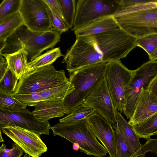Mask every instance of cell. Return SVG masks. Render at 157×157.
<instances>
[{
    "instance_id": "cell-1",
    "label": "cell",
    "mask_w": 157,
    "mask_h": 157,
    "mask_svg": "<svg viewBox=\"0 0 157 157\" xmlns=\"http://www.w3.org/2000/svg\"><path fill=\"white\" fill-rule=\"evenodd\" d=\"M136 39L121 29L78 36L62 63L70 72L97 63L120 60L137 47Z\"/></svg>"
},
{
    "instance_id": "cell-2",
    "label": "cell",
    "mask_w": 157,
    "mask_h": 157,
    "mask_svg": "<svg viewBox=\"0 0 157 157\" xmlns=\"http://www.w3.org/2000/svg\"><path fill=\"white\" fill-rule=\"evenodd\" d=\"M62 33L56 29L46 32H34L23 25L6 40L8 45L0 54L12 53L23 48L28 53L30 62L44 51L52 49L59 42Z\"/></svg>"
},
{
    "instance_id": "cell-3",
    "label": "cell",
    "mask_w": 157,
    "mask_h": 157,
    "mask_svg": "<svg viewBox=\"0 0 157 157\" xmlns=\"http://www.w3.org/2000/svg\"><path fill=\"white\" fill-rule=\"evenodd\" d=\"M108 63H95L69 72L68 79L74 89L63 100L68 109L67 115L104 79Z\"/></svg>"
},
{
    "instance_id": "cell-4",
    "label": "cell",
    "mask_w": 157,
    "mask_h": 157,
    "mask_svg": "<svg viewBox=\"0 0 157 157\" xmlns=\"http://www.w3.org/2000/svg\"><path fill=\"white\" fill-rule=\"evenodd\" d=\"M54 136L62 137L79 146L80 151L87 155L103 157L108 151L98 140L88 124L86 118L72 123L59 122L51 127Z\"/></svg>"
},
{
    "instance_id": "cell-5",
    "label": "cell",
    "mask_w": 157,
    "mask_h": 157,
    "mask_svg": "<svg viewBox=\"0 0 157 157\" xmlns=\"http://www.w3.org/2000/svg\"><path fill=\"white\" fill-rule=\"evenodd\" d=\"M114 17L121 29L136 38L157 34V0L145 8Z\"/></svg>"
},
{
    "instance_id": "cell-6",
    "label": "cell",
    "mask_w": 157,
    "mask_h": 157,
    "mask_svg": "<svg viewBox=\"0 0 157 157\" xmlns=\"http://www.w3.org/2000/svg\"><path fill=\"white\" fill-rule=\"evenodd\" d=\"M69 82L63 70L48 65L29 72L19 79L15 94H27L55 87Z\"/></svg>"
},
{
    "instance_id": "cell-7",
    "label": "cell",
    "mask_w": 157,
    "mask_h": 157,
    "mask_svg": "<svg viewBox=\"0 0 157 157\" xmlns=\"http://www.w3.org/2000/svg\"><path fill=\"white\" fill-rule=\"evenodd\" d=\"M157 77V61L149 60L134 70L133 77L124 90L126 104L123 113L128 119L134 112L143 90H147Z\"/></svg>"
},
{
    "instance_id": "cell-8",
    "label": "cell",
    "mask_w": 157,
    "mask_h": 157,
    "mask_svg": "<svg viewBox=\"0 0 157 157\" xmlns=\"http://www.w3.org/2000/svg\"><path fill=\"white\" fill-rule=\"evenodd\" d=\"M122 6L119 0H78L73 27L74 32L100 18L114 16Z\"/></svg>"
},
{
    "instance_id": "cell-9",
    "label": "cell",
    "mask_w": 157,
    "mask_h": 157,
    "mask_svg": "<svg viewBox=\"0 0 157 157\" xmlns=\"http://www.w3.org/2000/svg\"><path fill=\"white\" fill-rule=\"evenodd\" d=\"M134 74V70L128 69L120 60L108 64L105 79L114 105L121 114L126 104L125 89Z\"/></svg>"
},
{
    "instance_id": "cell-10",
    "label": "cell",
    "mask_w": 157,
    "mask_h": 157,
    "mask_svg": "<svg viewBox=\"0 0 157 157\" xmlns=\"http://www.w3.org/2000/svg\"><path fill=\"white\" fill-rule=\"evenodd\" d=\"M19 12L24 25L31 31L46 32L56 29L50 21L44 0H21Z\"/></svg>"
},
{
    "instance_id": "cell-11",
    "label": "cell",
    "mask_w": 157,
    "mask_h": 157,
    "mask_svg": "<svg viewBox=\"0 0 157 157\" xmlns=\"http://www.w3.org/2000/svg\"><path fill=\"white\" fill-rule=\"evenodd\" d=\"M0 130L32 157H39L47 150L40 135L18 126L10 125L0 127Z\"/></svg>"
},
{
    "instance_id": "cell-12",
    "label": "cell",
    "mask_w": 157,
    "mask_h": 157,
    "mask_svg": "<svg viewBox=\"0 0 157 157\" xmlns=\"http://www.w3.org/2000/svg\"><path fill=\"white\" fill-rule=\"evenodd\" d=\"M13 125L32 131L40 135H49L51 125L42 122L26 109L17 111L0 109V127Z\"/></svg>"
},
{
    "instance_id": "cell-13",
    "label": "cell",
    "mask_w": 157,
    "mask_h": 157,
    "mask_svg": "<svg viewBox=\"0 0 157 157\" xmlns=\"http://www.w3.org/2000/svg\"><path fill=\"white\" fill-rule=\"evenodd\" d=\"M83 102L91 106L96 113L111 124L113 129L117 127V110L105 78L86 97Z\"/></svg>"
},
{
    "instance_id": "cell-14",
    "label": "cell",
    "mask_w": 157,
    "mask_h": 157,
    "mask_svg": "<svg viewBox=\"0 0 157 157\" xmlns=\"http://www.w3.org/2000/svg\"><path fill=\"white\" fill-rule=\"evenodd\" d=\"M86 119L94 135L107 150L109 156L115 157L114 130L111 124L96 113Z\"/></svg>"
},
{
    "instance_id": "cell-15",
    "label": "cell",
    "mask_w": 157,
    "mask_h": 157,
    "mask_svg": "<svg viewBox=\"0 0 157 157\" xmlns=\"http://www.w3.org/2000/svg\"><path fill=\"white\" fill-rule=\"evenodd\" d=\"M74 89L69 82L57 87L39 92L27 94L13 93L10 94L22 102L30 103L44 101L63 100Z\"/></svg>"
},
{
    "instance_id": "cell-16",
    "label": "cell",
    "mask_w": 157,
    "mask_h": 157,
    "mask_svg": "<svg viewBox=\"0 0 157 157\" xmlns=\"http://www.w3.org/2000/svg\"><path fill=\"white\" fill-rule=\"evenodd\" d=\"M157 112V98L148 90H143L128 122L132 127L137 125Z\"/></svg>"
},
{
    "instance_id": "cell-17",
    "label": "cell",
    "mask_w": 157,
    "mask_h": 157,
    "mask_svg": "<svg viewBox=\"0 0 157 157\" xmlns=\"http://www.w3.org/2000/svg\"><path fill=\"white\" fill-rule=\"evenodd\" d=\"M63 100L25 103L27 106L35 107L32 113L39 120L46 122L52 118L67 115L68 109L65 105Z\"/></svg>"
},
{
    "instance_id": "cell-18",
    "label": "cell",
    "mask_w": 157,
    "mask_h": 157,
    "mask_svg": "<svg viewBox=\"0 0 157 157\" xmlns=\"http://www.w3.org/2000/svg\"><path fill=\"white\" fill-rule=\"evenodd\" d=\"M121 29L113 16L99 18L75 31L76 37L101 33Z\"/></svg>"
},
{
    "instance_id": "cell-19",
    "label": "cell",
    "mask_w": 157,
    "mask_h": 157,
    "mask_svg": "<svg viewBox=\"0 0 157 157\" xmlns=\"http://www.w3.org/2000/svg\"><path fill=\"white\" fill-rule=\"evenodd\" d=\"M6 60L8 68L19 79L29 72L27 61L28 53L22 48L12 53H1Z\"/></svg>"
},
{
    "instance_id": "cell-20",
    "label": "cell",
    "mask_w": 157,
    "mask_h": 157,
    "mask_svg": "<svg viewBox=\"0 0 157 157\" xmlns=\"http://www.w3.org/2000/svg\"><path fill=\"white\" fill-rule=\"evenodd\" d=\"M117 125L120 131L133 148L137 157H143L141 151L142 144L132 127L117 111Z\"/></svg>"
},
{
    "instance_id": "cell-21",
    "label": "cell",
    "mask_w": 157,
    "mask_h": 157,
    "mask_svg": "<svg viewBox=\"0 0 157 157\" xmlns=\"http://www.w3.org/2000/svg\"><path fill=\"white\" fill-rule=\"evenodd\" d=\"M23 25L24 21L19 11L6 17L0 21V39L6 40Z\"/></svg>"
},
{
    "instance_id": "cell-22",
    "label": "cell",
    "mask_w": 157,
    "mask_h": 157,
    "mask_svg": "<svg viewBox=\"0 0 157 157\" xmlns=\"http://www.w3.org/2000/svg\"><path fill=\"white\" fill-rule=\"evenodd\" d=\"M63 56L61 52L60 47L48 50L28 63L29 72L44 66L52 65L58 58Z\"/></svg>"
},
{
    "instance_id": "cell-23",
    "label": "cell",
    "mask_w": 157,
    "mask_h": 157,
    "mask_svg": "<svg viewBox=\"0 0 157 157\" xmlns=\"http://www.w3.org/2000/svg\"><path fill=\"white\" fill-rule=\"evenodd\" d=\"M95 113V110L91 106L83 102L77 106L66 117L59 121L60 123L63 124L74 123Z\"/></svg>"
},
{
    "instance_id": "cell-24",
    "label": "cell",
    "mask_w": 157,
    "mask_h": 157,
    "mask_svg": "<svg viewBox=\"0 0 157 157\" xmlns=\"http://www.w3.org/2000/svg\"><path fill=\"white\" fill-rule=\"evenodd\" d=\"M114 129L116 150L115 157H137L134 149L121 132L117 125Z\"/></svg>"
},
{
    "instance_id": "cell-25",
    "label": "cell",
    "mask_w": 157,
    "mask_h": 157,
    "mask_svg": "<svg viewBox=\"0 0 157 157\" xmlns=\"http://www.w3.org/2000/svg\"><path fill=\"white\" fill-rule=\"evenodd\" d=\"M139 138L148 139L157 133V112L142 123L132 127Z\"/></svg>"
},
{
    "instance_id": "cell-26",
    "label": "cell",
    "mask_w": 157,
    "mask_h": 157,
    "mask_svg": "<svg viewBox=\"0 0 157 157\" xmlns=\"http://www.w3.org/2000/svg\"><path fill=\"white\" fill-rule=\"evenodd\" d=\"M27 106L25 103L0 90V109L17 111L27 109Z\"/></svg>"
},
{
    "instance_id": "cell-27",
    "label": "cell",
    "mask_w": 157,
    "mask_h": 157,
    "mask_svg": "<svg viewBox=\"0 0 157 157\" xmlns=\"http://www.w3.org/2000/svg\"><path fill=\"white\" fill-rule=\"evenodd\" d=\"M64 21L69 29L73 27L76 10L75 0H58Z\"/></svg>"
},
{
    "instance_id": "cell-28",
    "label": "cell",
    "mask_w": 157,
    "mask_h": 157,
    "mask_svg": "<svg viewBox=\"0 0 157 157\" xmlns=\"http://www.w3.org/2000/svg\"><path fill=\"white\" fill-rule=\"evenodd\" d=\"M19 80L13 72L8 68L4 77L0 80V90L9 94L13 93Z\"/></svg>"
},
{
    "instance_id": "cell-29",
    "label": "cell",
    "mask_w": 157,
    "mask_h": 157,
    "mask_svg": "<svg viewBox=\"0 0 157 157\" xmlns=\"http://www.w3.org/2000/svg\"><path fill=\"white\" fill-rule=\"evenodd\" d=\"M137 47L143 49L151 56L157 48V34H153L137 38Z\"/></svg>"
},
{
    "instance_id": "cell-30",
    "label": "cell",
    "mask_w": 157,
    "mask_h": 157,
    "mask_svg": "<svg viewBox=\"0 0 157 157\" xmlns=\"http://www.w3.org/2000/svg\"><path fill=\"white\" fill-rule=\"evenodd\" d=\"M21 0H3L0 5V21L19 11Z\"/></svg>"
},
{
    "instance_id": "cell-31",
    "label": "cell",
    "mask_w": 157,
    "mask_h": 157,
    "mask_svg": "<svg viewBox=\"0 0 157 157\" xmlns=\"http://www.w3.org/2000/svg\"><path fill=\"white\" fill-rule=\"evenodd\" d=\"M44 2L49 17L53 27L62 33L67 31L69 28L66 23L53 13Z\"/></svg>"
},
{
    "instance_id": "cell-32",
    "label": "cell",
    "mask_w": 157,
    "mask_h": 157,
    "mask_svg": "<svg viewBox=\"0 0 157 157\" xmlns=\"http://www.w3.org/2000/svg\"><path fill=\"white\" fill-rule=\"evenodd\" d=\"M22 149L14 142L12 148L7 149L6 145L2 143L0 147V157H21L23 154Z\"/></svg>"
},
{
    "instance_id": "cell-33",
    "label": "cell",
    "mask_w": 157,
    "mask_h": 157,
    "mask_svg": "<svg viewBox=\"0 0 157 157\" xmlns=\"http://www.w3.org/2000/svg\"><path fill=\"white\" fill-rule=\"evenodd\" d=\"M141 151L143 157H146L145 154L148 152L154 153L157 155V139L148 138L144 144H142Z\"/></svg>"
},
{
    "instance_id": "cell-34",
    "label": "cell",
    "mask_w": 157,
    "mask_h": 157,
    "mask_svg": "<svg viewBox=\"0 0 157 157\" xmlns=\"http://www.w3.org/2000/svg\"><path fill=\"white\" fill-rule=\"evenodd\" d=\"M44 1L52 12L65 22L63 16L61 7L58 0H44Z\"/></svg>"
},
{
    "instance_id": "cell-35",
    "label": "cell",
    "mask_w": 157,
    "mask_h": 157,
    "mask_svg": "<svg viewBox=\"0 0 157 157\" xmlns=\"http://www.w3.org/2000/svg\"><path fill=\"white\" fill-rule=\"evenodd\" d=\"M151 0H119L122 7H131L139 5L151 1Z\"/></svg>"
},
{
    "instance_id": "cell-36",
    "label": "cell",
    "mask_w": 157,
    "mask_h": 157,
    "mask_svg": "<svg viewBox=\"0 0 157 157\" xmlns=\"http://www.w3.org/2000/svg\"><path fill=\"white\" fill-rule=\"evenodd\" d=\"M8 68V64L6 59L0 55V80L4 77Z\"/></svg>"
},
{
    "instance_id": "cell-37",
    "label": "cell",
    "mask_w": 157,
    "mask_h": 157,
    "mask_svg": "<svg viewBox=\"0 0 157 157\" xmlns=\"http://www.w3.org/2000/svg\"><path fill=\"white\" fill-rule=\"evenodd\" d=\"M148 90L157 98V77L151 83Z\"/></svg>"
},
{
    "instance_id": "cell-38",
    "label": "cell",
    "mask_w": 157,
    "mask_h": 157,
    "mask_svg": "<svg viewBox=\"0 0 157 157\" xmlns=\"http://www.w3.org/2000/svg\"><path fill=\"white\" fill-rule=\"evenodd\" d=\"M8 45L6 40L0 39V52L5 48Z\"/></svg>"
},
{
    "instance_id": "cell-39",
    "label": "cell",
    "mask_w": 157,
    "mask_h": 157,
    "mask_svg": "<svg viewBox=\"0 0 157 157\" xmlns=\"http://www.w3.org/2000/svg\"><path fill=\"white\" fill-rule=\"evenodd\" d=\"M149 57L150 60H156L157 59V48Z\"/></svg>"
},
{
    "instance_id": "cell-40",
    "label": "cell",
    "mask_w": 157,
    "mask_h": 157,
    "mask_svg": "<svg viewBox=\"0 0 157 157\" xmlns=\"http://www.w3.org/2000/svg\"><path fill=\"white\" fill-rule=\"evenodd\" d=\"M73 150L75 151H78V150H79V144L76 143H73Z\"/></svg>"
},
{
    "instance_id": "cell-41",
    "label": "cell",
    "mask_w": 157,
    "mask_h": 157,
    "mask_svg": "<svg viewBox=\"0 0 157 157\" xmlns=\"http://www.w3.org/2000/svg\"><path fill=\"white\" fill-rule=\"evenodd\" d=\"M4 141L2 137V132L0 130V142H3Z\"/></svg>"
},
{
    "instance_id": "cell-42",
    "label": "cell",
    "mask_w": 157,
    "mask_h": 157,
    "mask_svg": "<svg viewBox=\"0 0 157 157\" xmlns=\"http://www.w3.org/2000/svg\"><path fill=\"white\" fill-rule=\"evenodd\" d=\"M30 156L28 154L25 153L23 157H30Z\"/></svg>"
},
{
    "instance_id": "cell-43",
    "label": "cell",
    "mask_w": 157,
    "mask_h": 157,
    "mask_svg": "<svg viewBox=\"0 0 157 157\" xmlns=\"http://www.w3.org/2000/svg\"><path fill=\"white\" fill-rule=\"evenodd\" d=\"M110 157L109 156L107 157Z\"/></svg>"
},
{
    "instance_id": "cell-44",
    "label": "cell",
    "mask_w": 157,
    "mask_h": 157,
    "mask_svg": "<svg viewBox=\"0 0 157 157\" xmlns=\"http://www.w3.org/2000/svg\"><path fill=\"white\" fill-rule=\"evenodd\" d=\"M155 135H157V133L155 134Z\"/></svg>"
},
{
    "instance_id": "cell-45",
    "label": "cell",
    "mask_w": 157,
    "mask_h": 157,
    "mask_svg": "<svg viewBox=\"0 0 157 157\" xmlns=\"http://www.w3.org/2000/svg\"></svg>"
}]
</instances>
